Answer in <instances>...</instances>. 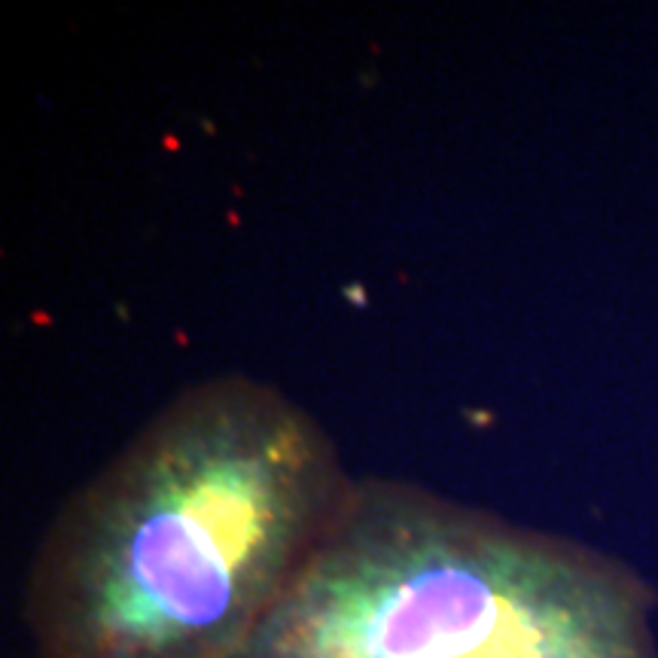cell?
Segmentation results:
<instances>
[{"mask_svg":"<svg viewBox=\"0 0 658 658\" xmlns=\"http://www.w3.org/2000/svg\"><path fill=\"white\" fill-rule=\"evenodd\" d=\"M655 607L604 549L357 475L247 658H658Z\"/></svg>","mask_w":658,"mask_h":658,"instance_id":"obj_2","label":"cell"},{"mask_svg":"<svg viewBox=\"0 0 658 658\" xmlns=\"http://www.w3.org/2000/svg\"><path fill=\"white\" fill-rule=\"evenodd\" d=\"M354 482L278 384L192 381L43 530L21 594L34 658H247Z\"/></svg>","mask_w":658,"mask_h":658,"instance_id":"obj_1","label":"cell"}]
</instances>
